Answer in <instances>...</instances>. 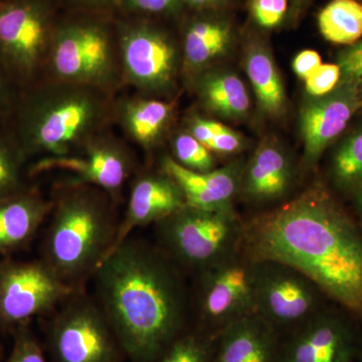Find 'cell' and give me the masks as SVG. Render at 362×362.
<instances>
[{
    "label": "cell",
    "mask_w": 362,
    "mask_h": 362,
    "mask_svg": "<svg viewBox=\"0 0 362 362\" xmlns=\"http://www.w3.org/2000/svg\"><path fill=\"white\" fill-rule=\"evenodd\" d=\"M242 249L297 269L362 324V226L322 183L244 220Z\"/></svg>",
    "instance_id": "1"
},
{
    "label": "cell",
    "mask_w": 362,
    "mask_h": 362,
    "mask_svg": "<svg viewBox=\"0 0 362 362\" xmlns=\"http://www.w3.org/2000/svg\"><path fill=\"white\" fill-rule=\"evenodd\" d=\"M160 247L130 235L99 267L94 297L126 358L157 362L190 325V285Z\"/></svg>",
    "instance_id": "2"
},
{
    "label": "cell",
    "mask_w": 362,
    "mask_h": 362,
    "mask_svg": "<svg viewBox=\"0 0 362 362\" xmlns=\"http://www.w3.org/2000/svg\"><path fill=\"white\" fill-rule=\"evenodd\" d=\"M11 114V130L26 160L40 162L84 148L103 127L109 106L103 90L56 81L16 99Z\"/></svg>",
    "instance_id": "3"
},
{
    "label": "cell",
    "mask_w": 362,
    "mask_h": 362,
    "mask_svg": "<svg viewBox=\"0 0 362 362\" xmlns=\"http://www.w3.org/2000/svg\"><path fill=\"white\" fill-rule=\"evenodd\" d=\"M119 223L110 195L90 185L69 183L52 202L40 258L76 291L87 289L111 252Z\"/></svg>",
    "instance_id": "4"
},
{
    "label": "cell",
    "mask_w": 362,
    "mask_h": 362,
    "mask_svg": "<svg viewBox=\"0 0 362 362\" xmlns=\"http://www.w3.org/2000/svg\"><path fill=\"white\" fill-rule=\"evenodd\" d=\"M243 228L233 206L209 211L187 204L154 225L157 246L192 277L240 251Z\"/></svg>",
    "instance_id": "5"
},
{
    "label": "cell",
    "mask_w": 362,
    "mask_h": 362,
    "mask_svg": "<svg viewBox=\"0 0 362 362\" xmlns=\"http://www.w3.org/2000/svg\"><path fill=\"white\" fill-rule=\"evenodd\" d=\"M49 362H123L120 342L94 295L78 290L45 317Z\"/></svg>",
    "instance_id": "6"
},
{
    "label": "cell",
    "mask_w": 362,
    "mask_h": 362,
    "mask_svg": "<svg viewBox=\"0 0 362 362\" xmlns=\"http://www.w3.org/2000/svg\"><path fill=\"white\" fill-rule=\"evenodd\" d=\"M256 261L243 251L194 276L190 285V325L218 335L233 323L256 314Z\"/></svg>",
    "instance_id": "7"
},
{
    "label": "cell",
    "mask_w": 362,
    "mask_h": 362,
    "mask_svg": "<svg viewBox=\"0 0 362 362\" xmlns=\"http://www.w3.org/2000/svg\"><path fill=\"white\" fill-rule=\"evenodd\" d=\"M45 66L59 82L105 90L115 82L120 57L103 25L69 21L54 28Z\"/></svg>",
    "instance_id": "8"
},
{
    "label": "cell",
    "mask_w": 362,
    "mask_h": 362,
    "mask_svg": "<svg viewBox=\"0 0 362 362\" xmlns=\"http://www.w3.org/2000/svg\"><path fill=\"white\" fill-rule=\"evenodd\" d=\"M255 309L281 338L291 334L332 305L322 290L297 269L256 261Z\"/></svg>",
    "instance_id": "9"
},
{
    "label": "cell",
    "mask_w": 362,
    "mask_h": 362,
    "mask_svg": "<svg viewBox=\"0 0 362 362\" xmlns=\"http://www.w3.org/2000/svg\"><path fill=\"white\" fill-rule=\"evenodd\" d=\"M74 292L40 258H0V334L45 318Z\"/></svg>",
    "instance_id": "10"
},
{
    "label": "cell",
    "mask_w": 362,
    "mask_h": 362,
    "mask_svg": "<svg viewBox=\"0 0 362 362\" xmlns=\"http://www.w3.org/2000/svg\"><path fill=\"white\" fill-rule=\"evenodd\" d=\"M54 28L47 0L0 2V66L13 84H32L47 65Z\"/></svg>",
    "instance_id": "11"
},
{
    "label": "cell",
    "mask_w": 362,
    "mask_h": 362,
    "mask_svg": "<svg viewBox=\"0 0 362 362\" xmlns=\"http://www.w3.org/2000/svg\"><path fill=\"white\" fill-rule=\"evenodd\" d=\"M362 324L335 304L282 338L279 362H356Z\"/></svg>",
    "instance_id": "12"
},
{
    "label": "cell",
    "mask_w": 362,
    "mask_h": 362,
    "mask_svg": "<svg viewBox=\"0 0 362 362\" xmlns=\"http://www.w3.org/2000/svg\"><path fill=\"white\" fill-rule=\"evenodd\" d=\"M124 77L144 93L166 92L175 83L178 54L168 35L147 23L125 26L119 37Z\"/></svg>",
    "instance_id": "13"
},
{
    "label": "cell",
    "mask_w": 362,
    "mask_h": 362,
    "mask_svg": "<svg viewBox=\"0 0 362 362\" xmlns=\"http://www.w3.org/2000/svg\"><path fill=\"white\" fill-rule=\"evenodd\" d=\"M56 168L71 173L70 185L99 188L114 199L132 175L134 161L119 143L96 137L74 156L37 162L30 173Z\"/></svg>",
    "instance_id": "14"
},
{
    "label": "cell",
    "mask_w": 362,
    "mask_h": 362,
    "mask_svg": "<svg viewBox=\"0 0 362 362\" xmlns=\"http://www.w3.org/2000/svg\"><path fill=\"white\" fill-rule=\"evenodd\" d=\"M361 107L358 83L356 82H340L330 94L305 105L300 116L304 166L315 165Z\"/></svg>",
    "instance_id": "15"
},
{
    "label": "cell",
    "mask_w": 362,
    "mask_h": 362,
    "mask_svg": "<svg viewBox=\"0 0 362 362\" xmlns=\"http://www.w3.org/2000/svg\"><path fill=\"white\" fill-rule=\"evenodd\" d=\"M185 206L180 187L162 169L159 173L137 176L131 187L129 201L112 250L132 235L136 228L156 225Z\"/></svg>",
    "instance_id": "16"
},
{
    "label": "cell",
    "mask_w": 362,
    "mask_h": 362,
    "mask_svg": "<svg viewBox=\"0 0 362 362\" xmlns=\"http://www.w3.org/2000/svg\"><path fill=\"white\" fill-rule=\"evenodd\" d=\"M294 180V166L287 152L278 143L265 141L243 169L239 194L255 206H270L284 201Z\"/></svg>",
    "instance_id": "17"
},
{
    "label": "cell",
    "mask_w": 362,
    "mask_h": 362,
    "mask_svg": "<svg viewBox=\"0 0 362 362\" xmlns=\"http://www.w3.org/2000/svg\"><path fill=\"white\" fill-rule=\"evenodd\" d=\"M161 169L177 183L187 206L216 211L233 206L244 166L232 163L209 173H197L182 168L173 157L165 156L161 160Z\"/></svg>",
    "instance_id": "18"
},
{
    "label": "cell",
    "mask_w": 362,
    "mask_h": 362,
    "mask_svg": "<svg viewBox=\"0 0 362 362\" xmlns=\"http://www.w3.org/2000/svg\"><path fill=\"white\" fill-rule=\"evenodd\" d=\"M52 202L33 188L0 199V258L30 246L45 226Z\"/></svg>",
    "instance_id": "19"
},
{
    "label": "cell",
    "mask_w": 362,
    "mask_h": 362,
    "mask_svg": "<svg viewBox=\"0 0 362 362\" xmlns=\"http://www.w3.org/2000/svg\"><path fill=\"white\" fill-rule=\"evenodd\" d=\"M281 341L265 321L252 314L221 331L211 362H279Z\"/></svg>",
    "instance_id": "20"
},
{
    "label": "cell",
    "mask_w": 362,
    "mask_h": 362,
    "mask_svg": "<svg viewBox=\"0 0 362 362\" xmlns=\"http://www.w3.org/2000/svg\"><path fill=\"white\" fill-rule=\"evenodd\" d=\"M173 115V105L156 99L126 100L119 108L123 129L143 148H151L161 139Z\"/></svg>",
    "instance_id": "21"
},
{
    "label": "cell",
    "mask_w": 362,
    "mask_h": 362,
    "mask_svg": "<svg viewBox=\"0 0 362 362\" xmlns=\"http://www.w3.org/2000/svg\"><path fill=\"white\" fill-rule=\"evenodd\" d=\"M202 104L223 118H244L249 112L250 98L246 86L237 75L228 71H211L197 82Z\"/></svg>",
    "instance_id": "22"
},
{
    "label": "cell",
    "mask_w": 362,
    "mask_h": 362,
    "mask_svg": "<svg viewBox=\"0 0 362 362\" xmlns=\"http://www.w3.org/2000/svg\"><path fill=\"white\" fill-rule=\"evenodd\" d=\"M232 40V32L225 21L199 20L188 26L183 39L185 64L199 70L225 54Z\"/></svg>",
    "instance_id": "23"
},
{
    "label": "cell",
    "mask_w": 362,
    "mask_h": 362,
    "mask_svg": "<svg viewBox=\"0 0 362 362\" xmlns=\"http://www.w3.org/2000/svg\"><path fill=\"white\" fill-rule=\"evenodd\" d=\"M246 71L262 110L271 116L282 114L286 95L282 78L270 52L262 47L247 52Z\"/></svg>",
    "instance_id": "24"
},
{
    "label": "cell",
    "mask_w": 362,
    "mask_h": 362,
    "mask_svg": "<svg viewBox=\"0 0 362 362\" xmlns=\"http://www.w3.org/2000/svg\"><path fill=\"white\" fill-rule=\"evenodd\" d=\"M321 35L328 42L351 45L362 37V4L357 0H332L318 16Z\"/></svg>",
    "instance_id": "25"
},
{
    "label": "cell",
    "mask_w": 362,
    "mask_h": 362,
    "mask_svg": "<svg viewBox=\"0 0 362 362\" xmlns=\"http://www.w3.org/2000/svg\"><path fill=\"white\" fill-rule=\"evenodd\" d=\"M331 185L352 197L362 185V127L343 138L333 151L328 168Z\"/></svg>",
    "instance_id": "26"
},
{
    "label": "cell",
    "mask_w": 362,
    "mask_h": 362,
    "mask_svg": "<svg viewBox=\"0 0 362 362\" xmlns=\"http://www.w3.org/2000/svg\"><path fill=\"white\" fill-rule=\"evenodd\" d=\"M0 120V199L30 189L28 160L11 132Z\"/></svg>",
    "instance_id": "27"
},
{
    "label": "cell",
    "mask_w": 362,
    "mask_h": 362,
    "mask_svg": "<svg viewBox=\"0 0 362 362\" xmlns=\"http://www.w3.org/2000/svg\"><path fill=\"white\" fill-rule=\"evenodd\" d=\"M216 339L218 335L188 328L157 362H211Z\"/></svg>",
    "instance_id": "28"
},
{
    "label": "cell",
    "mask_w": 362,
    "mask_h": 362,
    "mask_svg": "<svg viewBox=\"0 0 362 362\" xmlns=\"http://www.w3.org/2000/svg\"><path fill=\"white\" fill-rule=\"evenodd\" d=\"M173 157L182 168L197 173H209L216 166L211 150L187 132L180 133L173 139Z\"/></svg>",
    "instance_id": "29"
},
{
    "label": "cell",
    "mask_w": 362,
    "mask_h": 362,
    "mask_svg": "<svg viewBox=\"0 0 362 362\" xmlns=\"http://www.w3.org/2000/svg\"><path fill=\"white\" fill-rule=\"evenodd\" d=\"M11 337L13 346L1 362H49L44 344L33 332L32 325L21 327Z\"/></svg>",
    "instance_id": "30"
},
{
    "label": "cell",
    "mask_w": 362,
    "mask_h": 362,
    "mask_svg": "<svg viewBox=\"0 0 362 362\" xmlns=\"http://www.w3.org/2000/svg\"><path fill=\"white\" fill-rule=\"evenodd\" d=\"M340 81L341 70L337 64H322L305 80V88L310 96L320 98L337 89Z\"/></svg>",
    "instance_id": "31"
},
{
    "label": "cell",
    "mask_w": 362,
    "mask_h": 362,
    "mask_svg": "<svg viewBox=\"0 0 362 362\" xmlns=\"http://www.w3.org/2000/svg\"><path fill=\"white\" fill-rule=\"evenodd\" d=\"M287 0H252L251 11L255 21L266 28L277 26L284 18Z\"/></svg>",
    "instance_id": "32"
},
{
    "label": "cell",
    "mask_w": 362,
    "mask_h": 362,
    "mask_svg": "<svg viewBox=\"0 0 362 362\" xmlns=\"http://www.w3.org/2000/svg\"><path fill=\"white\" fill-rule=\"evenodd\" d=\"M337 65L341 70L340 82L359 83L362 80V37L349 45L338 57Z\"/></svg>",
    "instance_id": "33"
},
{
    "label": "cell",
    "mask_w": 362,
    "mask_h": 362,
    "mask_svg": "<svg viewBox=\"0 0 362 362\" xmlns=\"http://www.w3.org/2000/svg\"><path fill=\"white\" fill-rule=\"evenodd\" d=\"M135 11L150 14L175 13L180 9V0H124Z\"/></svg>",
    "instance_id": "34"
},
{
    "label": "cell",
    "mask_w": 362,
    "mask_h": 362,
    "mask_svg": "<svg viewBox=\"0 0 362 362\" xmlns=\"http://www.w3.org/2000/svg\"><path fill=\"white\" fill-rule=\"evenodd\" d=\"M226 126L216 121L206 120L201 117L192 119L188 125V132L197 138L202 144H209V141L221 131L225 130Z\"/></svg>",
    "instance_id": "35"
},
{
    "label": "cell",
    "mask_w": 362,
    "mask_h": 362,
    "mask_svg": "<svg viewBox=\"0 0 362 362\" xmlns=\"http://www.w3.org/2000/svg\"><path fill=\"white\" fill-rule=\"evenodd\" d=\"M242 139L240 135L226 127L214 136L213 139L207 144V148L211 152L218 154H233L242 148Z\"/></svg>",
    "instance_id": "36"
},
{
    "label": "cell",
    "mask_w": 362,
    "mask_h": 362,
    "mask_svg": "<svg viewBox=\"0 0 362 362\" xmlns=\"http://www.w3.org/2000/svg\"><path fill=\"white\" fill-rule=\"evenodd\" d=\"M321 65L322 61L320 54L315 51L306 49L299 52L293 61V70L298 77L307 80Z\"/></svg>",
    "instance_id": "37"
},
{
    "label": "cell",
    "mask_w": 362,
    "mask_h": 362,
    "mask_svg": "<svg viewBox=\"0 0 362 362\" xmlns=\"http://www.w3.org/2000/svg\"><path fill=\"white\" fill-rule=\"evenodd\" d=\"M13 85L6 71L0 66V120H4L11 115L18 99L14 94Z\"/></svg>",
    "instance_id": "38"
},
{
    "label": "cell",
    "mask_w": 362,
    "mask_h": 362,
    "mask_svg": "<svg viewBox=\"0 0 362 362\" xmlns=\"http://www.w3.org/2000/svg\"><path fill=\"white\" fill-rule=\"evenodd\" d=\"M351 199L354 202V211H356V218L362 226V185L354 192Z\"/></svg>",
    "instance_id": "39"
},
{
    "label": "cell",
    "mask_w": 362,
    "mask_h": 362,
    "mask_svg": "<svg viewBox=\"0 0 362 362\" xmlns=\"http://www.w3.org/2000/svg\"><path fill=\"white\" fill-rule=\"evenodd\" d=\"M74 4H78L80 6L88 7H102L110 4L112 0H71Z\"/></svg>",
    "instance_id": "40"
},
{
    "label": "cell",
    "mask_w": 362,
    "mask_h": 362,
    "mask_svg": "<svg viewBox=\"0 0 362 362\" xmlns=\"http://www.w3.org/2000/svg\"><path fill=\"white\" fill-rule=\"evenodd\" d=\"M181 2L189 4L194 7H199V8H204V7H211L216 6L220 4L223 0H180Z\"/></svg>",
    "instance_id": "41"
},
{
    "label": "cell",
    "mask_w": 362,
    "mask_h": 362,
    "mask_svg": "<svg viewBox=\"0 0 362 362\" xmlns=\"http://www.w3.org/2000/svg\"><path fill=\"white\" fill-rule=\"evenodd\" d=\"M6 354H4V344H2L1 339H0V362L2 361V359L4 358Z\"/></svg>",
    "instance_id": "42"
},
{
    "label": "cell",
    "mask_w": 362,
    "mask_h": 362,
    "mask_svg": "<svg viewBox=\"0 0 362 362\" xmlns=\"http://www.w3.org/2000/svg\"><path fill=\"white\" fill-rule=\"evenodd\" d=\"M358 90H359V96H361V99L362 101V80L358 83Z\"/></svg>",
    "instance_id": "43"
},
{
    "label": "cell",
    "mask_w": 362,
    "mask_h": 362,
    "mask_svg": "<svg viewBox=\"0 0 362 362\" xmlns=\"http://www.w3.org/2000/svg\"><path fill=\"white\" fill-rule=\"evenodd\" d=\"M361 362H362V357H361Z\"/></svg>",
    "instance_id": "44"
}]
</instances>
